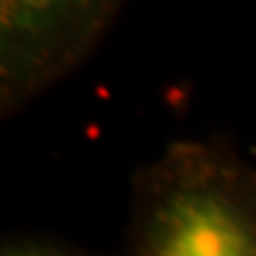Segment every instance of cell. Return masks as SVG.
<instances>
[{
  "label": "cell",
  "instance_id": "obj_1",
  "mask_svg": "<svg viewBox=\"0 0 256 256\" xmlns=\"http://www.w3.org/2000/svg\"><path fill=\"white\" fill-rule=\"evenodd\" d=\"M138 256H256V168L218 142L176 140L133 178Z\"/></svg>",
  "mask_w": 256,
  "mask_h": 256
},
{
  "label": "cell",
  "instance_id": "obj_2",
  "mask_svg": "<svg viewBox=\"0 0 256 256\" xmlns=\"http://www.w3.org/2000/svg\"><path fill=\"white\" fill-rule=\"evenodd\" d=\"M124 0H0V112L10 116L78 69Z\"/></svg>",
  "mask_w": 256,
  "mask_h": 256
}]
</instances>
